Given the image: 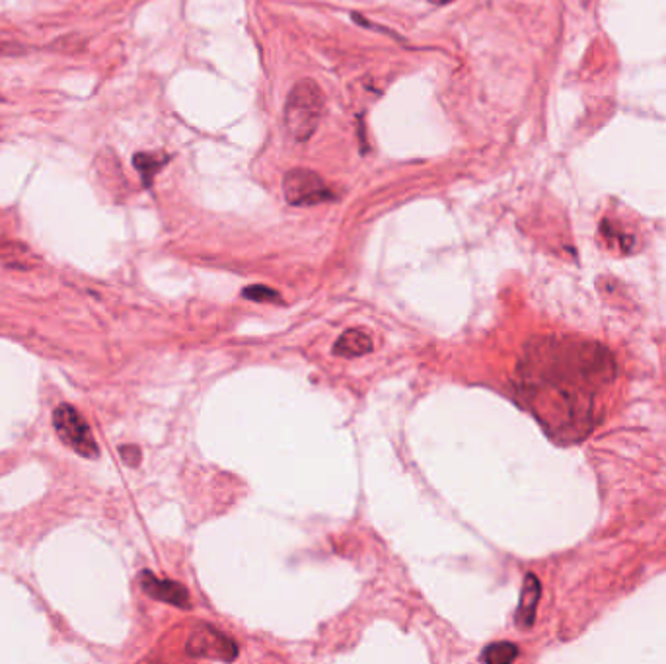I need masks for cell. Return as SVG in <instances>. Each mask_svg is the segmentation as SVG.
<instances>
[{
    "label": "cell",
    "mask_w": 666,
    "mask_h": 664,
    "mask_svg": "<svg viewBox=\"0 0 666 664\" xmlns=\"http://www.w3.org/2000/svg\"><path fill=\"white\" fill-rule=\"evenodd\" d=\"M522 372V394L532 411L559 433L589 429L592 398L598 388L614 376L608 351L587 343L575 370H565V345L542 341L526 353Z\"/></svg>",
    "instance_id": "6da1fadb"
},
{
    "label": "cell",
    "mask_w": 666,
    "mask_h": 664,
    "mask_svg": "<svg viewBox=\"0 0 666 664\" xmlns=\"http://www.w3.org/2000/svg\"><path fill=\"white\" fill-rule=\"evenodd\" d=\"M322 113H324L322 88L310 78L296 82L285 104V127L289 137L295 139L296 143H306L314 135L322 119Z\"/></svg>",
    "instance_id": "7a4b0ae2"
},
{
    "label": "cell",
    "mask_w": 666,
    "mask_h": 664,
    "mask_svg": "<svg viewBox=\"0 0 666 664\" xmlns=\"http://www.w3.org/2000/svg\"><path fill=\"white\" fill-rule=\"evenodd\" d=\"M53 427H55L59 441L65 446H69L78 456L88 458V460H96L100 456V448L92 435V429L78 409H74L69 404L55 407Z\"/></svg>",
    "instance_id": "3957f363"
},
{
    "label": "cell",
    "mask_w": 666,
    "mask_h": 664,
    "mask_svg": "<svg viewBox=\"0 0 666 664\" xmlns=\"http://www.w3.org/2000/svg\"><path fill=\"white\" fill-rule=\"evenodd\" d=\"M285 199L295 207H314L332 201L333 191L320 174L306 168H295L287 172L283 180Z\"/></svg>",
    "instance_id": "277c9868"
},
{
    "label": "cell",
    "mask_w": 666,
    "mask_h": 664,
    "mask_svg": "<svg viewBox=\"0 0 666 664\" xmlns=\"http://www.w3.org/2000/svg\"><path fill=\"white\" fill-rule=\"evenodd\" d=\"M185 651L193 659H215L224 663H232L238 657V645L234 643V639L213 626L193 629L187 637Z\"/></svg>",
    "instance_id": "5b68a950"
},
{
    "label": "cell",
    "mask_w": 666,
    "mask_h": 664,
    "mask_svg": "<svg viewBox=\"0 0 666 664\" xmlns=\"http://www.w3.org/2000/svg\"><path fill=\"white\" fill-rule=\"evenodd\" d=\"M139 581H141V589L150 598L166 602V604L182 608V610H189L191 608L189 591L185 589L182 583L168 581V579H158L156 575H152L147 569L141 573Z\"/></svg>",
    "instance_id": "8992f818"
},
{
    "label": "cell",
    "mask_w": 666,
    "mask_h": 664,
    "mask_svg": "<svg viewBox=\"0 0 666 664\" xmlns=\"http://www.w3.org/2000/svg\"><path fill=\"white\" fill-rule=\"evenodd\" d=\"M540 596H542V585H540L538 577L528 573L522 583L520 602H518L517 614H515V624L518 629H530L534 626Z\"/></svg>",
    "instance_id": "52a82bcc"
},
{
    "label": "cell",
    "mask_w": 666,
    "mask_h": 664,
    "mask_svg": "<svg viewBox=\"0 0 666 664\" xmlns=\"http://www.w3.org/2000/svg\"><path fill=\"white\" fill-rule=\"evenodd\" d=\"M374 349V343L370 335L363 330H347L341 333V337L333 345V355L341 359H357L363 355H369Z\"/></svg>",
    "instance_id": "ba28073f"
},
{
    "label": "cell",
    "mask_w": 666,
    "mask_h": 664,
    "mask_svg": "<svg viewBox=\"0 0 666 664\" xmlns=\"http://www.w3.org/2000/svg\"><path fill=\"white\" fill-rule=\"evenodd\" d=\"M517 657V645L509 643V641H501V643L487 645L480 655V661L487 664H509L517 661Z\"/></svg>",
    "instance_id": "9c48e42d"
},
{
    "label": "cell",
    "mask_w": 666,
    "mask_h": 664,
    "mask_svg": "<svg viewBox=\"0 0 666 664\" xmlns=\"http://www.w3.org/2000/svg\"><path fill=\"white\" fill-rule=\"evenodd\" d=\"M242 296L246 300H252V302H283L281 295L275 291V289H269L265 285H254V287H246L242 291Z\"/></svg>",
    "instance_id": "30bf717a"
},
{
    "label": "cell",
    "mask_w": 666,
    "mask_h": 664,
    "mask_svg": "<svg viewBox=\"0 0 666 664\" xmlns=\"http://www.w3.org/2000/svg\"><path fill=\"white\" fill-rule=\"evenodd\" d=\"M164 160H160V156H154V154H137L135 156V166L139 168V172L150 180L160 168H162Z\"/></svg>",
    "instance_id": "8fae6325"
},
{
    "label": "cell",
    "mask_w": 666,
    "mask_h": 664,
    "mask_svg": "<svg viewBox=\"0 0 666 664\" xmlns=\"http://www.w3.org/2000/svg\"><path fill=\"white\" fill-rule=\"evenodd\" d=\"M0 256L6 259H12L10 265L12 267H20L18 259L28 258L30 256V250L18 242H0Z\"/></svg>",
    "instance_id": "7c38bea8"
},
{
    "label": "cell",
    "mask_w": 666,
    "mask_h": 664,
    "mask_svg": "<svg viewBox=\"0 0 666 664\" xmlns=\"http://www.w3.org/2000/svg\"><path fill=\"white\" fill-rule=\"evenodd\" d=\"M28 53V47L24 43H20L18 39L12 37L0 36V59L6 57H22Z\"/></svg>",
    "instance_id": "4fadbf2b"
},
{
    "label": "cell",
    "mask_w": 666,
    "mask_h": 664,
    "mask_svg": "<svg viewBox=\"0 0 666 664\" xmlns=\"http://www.w3.org/2000/svg\"><path fill=\"white\" fill-rule=\"evenodd\" d=\"M119 454H121L123 462H125L127 466H131V468H137V466L141 464V458H143L141 448L135 446V444H125V446H121V448H119Z\"/></svg>",
    "instance_id": "5bb4252c"
},
{
    "label": "cell",
    "mask_w": 666,
    "mask_h": 664,
    "mask_svg": "<svg viewBox=\"0 0 666 664\" xmlns=\"http://www.w3.org/2000/svg\"><path fill=\"white\" fill-rule=\"evenodd\" d=\"M429 2H433V4H448L450 0H429Z\"/></svg>",
    "instance_id": "9a60e30c"
}]
</instances>
